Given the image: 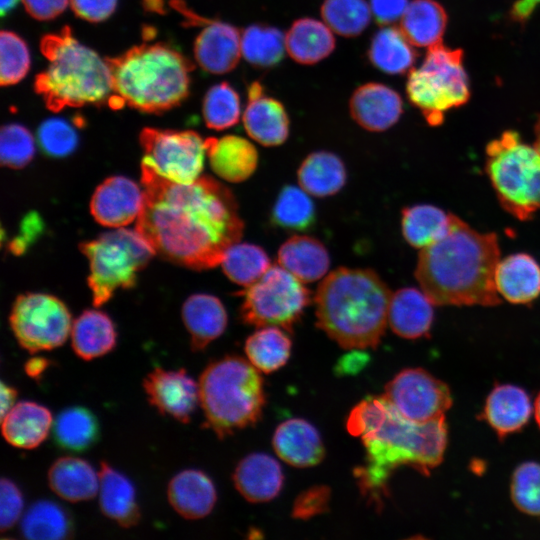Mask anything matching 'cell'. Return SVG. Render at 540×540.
<instances>
[{"label": "cell", "instance_id": "obj_1", "mask_svg": "<svg viewBox=\"0 0 540 540\" xmlns=\"http://www.w3.org/2000/svg\"><path fill=\"white\" fill-rule=\"evenodd\" d=\"M144 201L136 230L156 253L193 269L219 264L244 224L232 192L211 177L180 184L141 166Z\"/></svg>", "mask_w": 540, "mask_h": 540}, {"label": "cell", "instance_id": "obj_2", "mask_svg": "<svg viewBox=\"0 0 540 540\" xmlns=\"http://www.w3.org/2000/svg\"><path fill=\"white\" fill-rule=\"evenodd\" d=\"M347 429L361 438L365 464L355 470L362 493L379 501L392 471L410 465L422 473L442 460L447 443L444 416L417 423L401 416L383 397H368L351 411Z\"/></svg>", "mask_w": 540, "mask_h": 540}, {"label": "cell", "instance_id": "obj_3", "mask_svg": "<svg viewBox=\"0 0 540 540\" xmlns=\"http://www.w3.org/2000/svg\"><path fill=\"white\" fill-rule=\"evenodd\" d=\"M500 247L495 233H483L453 214L446 234L421 249L415 278L435 305L495 306Z\"/></svg>", "mask_w": 540, "mask_h": 540}, {"label": "cell", "instance_id": "obj_4", "mask_svg": "<svg viewBox=\"0 0 540 540\" xmlns=\"http://www.w3.org/2000/svg\"><path fill=\"white\" fill-rule=\"evenodd\" d=\"M391 297L373 270L336 269L316 291L317 326L343 348H375L388 323Z\"/></svg>", "mask_w": 540, "mask_h": 540}, {"label": "cell", "instance_id": "obj_5", "mask_svg": "<svg viewBox=\"0 0 540 540\" xmlns=\"http://www.w3.org/2000/svg\"><path fill=\"white\" fill-rule=\"evenodd\" d=\"M111 71L113 109L125 104L159 114L180 105L189 95L191 62L173 47L141 44L106 59Z\"/></svg>", "mask_w": 540, "mask_h": 540}, {"label": "cell", "instance_id": "obj_6", "mask_svg": "<svg viewBox=\"0 0 540 540\" xmlns=\"http://www.w3.org/2000/svg\"><path fill=\"white\" fill-rule=\"evenodd\" d=\"M40 50L49 63L35 77L34 90L49 110L108 103L113 87L107 61L81 44L70 27L44 35Z\"/></svg>", "mask_w": 540, "mask_h": 540}, {"label": "cell", "instance_id": "obj_7", "mask_svg": "<svg viewBox=\"0 0 540 540\" xmlns=\"http://www.w3.org/2000/svg\"><path fill=\"white\" fill-rule=\"evenodd\" d=\"M198 388L206 424L221 439L261 417L263 381L259 370L241 357L226 356L208 364Z\"/></svg>", "mask_w": 540, "mask_h": 540}, {"label": "cell", "instance_id": "obj_8", "mask_svg": "<svg viewBox=\"0 0 540 540\" xmlns=\"http://www.w3.org/2000/svg\"><path fill=\"white\" fill-rule=\"evenodd\" d=\"M485 170L501 206L525 221L540 210V152L505 131L486 147Z\"/></svg>", "mask_w": 540, "mask_h": 540}, {"label": "cell", "instance_id": "obj_9", "mask_svg": "<svg viewBox=\"0 0 540 540\" xmlns=\"http://www.w3.org/2000/svg\"><path fill=\"white\" fill-rule=\"evenodd\" d=\"M88 258L93 304L106 303L117 289L135 284L137 273L156 253L137 230L117 228L80 245Z\"/></svg>", "mask_w": 540, "mask_h": 540}, {"label": "cell", "instance_id": "obj_10", "mask_svg": "<svg viewBox=\"0 0 540 540\" xmlns=\"http://www.w3.org/2000/svg\"><path fill=\"white\" fill-rule=\"evenodd\" d=\"M462 59V50L438 43L428 48L422 65L409 73L407 96L432 126L441 124L444 112L465 104L470 97Z\"/></svg>", "mask_w": 540, "mask_h": 540}, {"label": "cell", "instance_id": "obj_11", "mask_svg": "<svg viewBox=\"0 0 540 540\" xmlns=\"http://www.w3.org/2000/svg\"><path fill=\"white\" fill-rule=\"evenodd\" d=\"M241 295L244 323L258 328L277 326L291 331L310 302L309 290L298 278L279 265H272Z\"/></svg>", "mask_w": 540, "mask_h": 540}, {"label": "cell", "instance_id": "obj_12", "mask_svg": "<svg viewBox=\"0 0 540 540\" xmlns=\"http://www.w3.org/2000/svg\"><path fill=\"white\" fill-rule=\"evenodd\" d=\"M9 323L19 345L31 354L61 346L71 333V314L57 297L45 293L19 295Z\"/></svg>", "mask_w": 540, "mask_h": 540}, {"label": "cell", "instance_id": "obj_13", "mask_svg": "<svg viewBox=\"0 0 540 540\" xmlns=\"http://www.w3.org/2000/svg\"><path fill=\"white\" fill-rule=\"evenodd\" d=\"M143 167L169 181L190 184L203 169L206 141L196 132L144 128L140 133Z\"/></svg>", "mask_w": 540, "mask_h": 540}, {"label": "cell", "instance_id": "obj_14", "mask_svg": "<svg viewBox=\"0 0 540 540\" xmlns=\"http://www.w3.org/2000/svg\"><path fill=\"white\" fill-rule=\"evenodd\" d=\"M383 397L404 418L426 423L444 416L452 398L445 383L423 369H406L385 387Z\"/></svg>", "mask_w": 540, "mask_h": 540}, {"label": "cell", "instance_id": "obj_15", "mask_svg": "<svg viewBox=\"0 0 540 540\" xmlns=\"http://www.w3.org/2000/svg\"><path fill=\"white\" fill-rule=\"evenodd\" d=\"M143 389L148 402L159 413L184 424L190 421L199 402L198 383L184 368H155L144 378Z\"/></svg>", "mask_w": 540, "mask_h": 540}, {"label": "cell", "instance_id": "obj_16", "mask_svg": "<svg viewBox=\"0 0 540 540\" xmlns=\"http://www.w3.org/2000/svg\"><path fill=\"white\" fill-rule=\"evenodd\" d=\"M144 191L131 179L113 176L95 190L90 211L95 220L106 227L121 228L138 218Z\"/></svg>", "mask_w": 540, "mask_h": 540}, {"label": "cell", "instance_id": "obj_17", "mask_svg": "<svg viewBox=\"0 0 540 540\" xmlns=\"http://www.w3.org/2000/svg\"><path fill=\"white\" fill-rule=\"evenodd\" d=\"M243 123L247 134L264 146L280 145L289 135V119L283 105L267 96L259 82L248 88Z\"/></svg>", "mask_w": 540, "mask_h": 540}, {"label": "cell", "instance_id": "obj_18", "mask_svg": "<svg viewBox=\"0 0 540 540\" xmlns=\"http://www.w3.org/2000/svg\"><path fill=\"white\" fill-rule=\"evenodd\" d=\"M352 118L364 129L381 132L393 126L402 114V99L380 83L358 87L350 99Z\"/></svg>", "mask_w": 540, "mask_h": 540}, {"label": "cell", "instance_id": "obj_19", "mask_svg": "<svg viewBox=\"0 0 540 540\" xmlns=\"http://www.w3.org/2000/svg\"><path fill=\"white\" fill-rule=\"evenodd\" d=\"M241 52V36L234 26L209 21L194 44V56L202 69L213 74H223L233 70Z\"/></svg>", "mask_w": 540, "mask_h": 540}, {"label": "cell", "instance_id": "obj_20", "mask_svg": "<svg viewBox=\"0 0 540 540\" xmlns=\"http://www.w3.org/2000/svg\"><path fill=\"white\" fill-rule=\"evenodd\" d=\"M272 443L279 458L298 468L317 465L325 454L318 431L303 419H290L281 423L274 433Z\"/></svg>", "mask_w": 540, "mask_h": 540}, {"label": "cell", "instance_id": "obj_21", "mask_svg": "<svg viewBox=\"0 0 540 540\" xmlns=\"http://www.w3.org/2000/svg\"><path fill=\"white\" fill-rule=\"evenodd\" d=\"M238 492L249 502L260 503L274 499L283 485L280 464L271 456L253 453L242 459L234 473Z\"/></svg>", "mask_w": 540, "mask_h": 540}, {"label": "cell", "instance_id": "obj_22", "mask_svg": "<svg viewBox=\"0 0 540 540\" xmlns=\"http://www.w3.org/2000/svg\"><path fill=\"white\" fill-rule=\"evenodd\" d=\"M497 292L514 304H527L540 295V264L527 253L500 259L495 271Z\"/></svg>", "mask_w": 540, "mask_h": 540}, {"label": "cell", "instance_id": "obj_23", "mask_svg": "<svg viewBox=\"0 0 540 540\" xmlns=\"http://www.w3.org/2000/svg\"><path fill=\"white\" fill-rule=\"evenodd\" d=\"M167 497L172 508L181 517L195 520L212 511L217 494L213 482L205 473L186 469L170 480Z\"/></svg>", "mask_w": 540, "mask_h": 540}, {"label": "cell", "instance_id": "obj_24", "mask_svg": "<svg viewBox=\"0 0 540 540\" xmlns=\"http://www.w3.org/2000/svg\"><path fill=\"white\" fill-rule=\"evenodd\" d=\"M205 141L211 168L220 178L239 183L248 179L256 170L258 152L248 140L226 135L207 138Z\"/></svg>", "mask_w": 540, "mask_h": 540}, {"label": "cell", "instance_id": "obj_25", "mask_svg": "<svg viewBox=\"0 0 540 540\" xmlns=\"http://www.w3.org/2000/svg\"><path fill=\"white\" fill-rule=\"evenodd\" d=\"M53 425L50 410L36 402L20 401L2 418L1 432L7 443L21 449L38 447Z\"/></svg>", "mask_w": 540, "mask_h": 540}, {"label": "cell", "instance_id": "obj_26", "mask_svg": "<svg viewBox=\"0 0 540 540\" xmlns=\"http://www.w3.org/2000/svg\"><path fill=\"white\" fill-rule=\"evenodd\" d=\"M99 506L101 512L121 527L130 528L140 520L136 491L131 481L102 461L99 471Z\"/></svg>", "mask_w": 540, "mask_h": 540}, {"label": "cell", "instance_id": "obj_27", "mask_svg": "<svg viewBox=\"0 0 540 540\" xmlns=\"http://www.w3.org/2000/svg\"><path fill=\"white\" fill-rule=\"evenodd\" d=\"M434 303L422 291L412 287L392 294L388 323L399 336L416 339L428 334L434 319Z\"/></svg>", "mask_w": 540, "mask_h": 540}, {"label": "cell", "instance_id": "obj_28", "mask_svg": "<svg viewBox=\"0 0 540 540\" xmlns=\"http://www.w3.org/2000/svg\"><path fill=\"white\" fill-rule=\"evenodd\" d=\"M182 318L193 351L204 350L227 326L225 307L217 297L209 294L190 296L183 305Z\"/></svg>", "mask_w": 540, "mask_h": 540}, {"label": "cell", "instance_id": "obj_29", "mask_svg": "<svg viewBox=\"0 0 540 540\" xmlns=\"http://www.w3.org/2000/svg\"><path fill=\"white\" fill-rule=\"evenodd\" d=\"M48 484L56 495L66 501H88L99 491V473L83 459L60 457L48 470Z\"/></svg>", "mask_w": 540, "mask_h": 540}, {"label": "cell", "instance_id": "obj_30", "mask_svg": "<svg viewBox=\"0 0 540 540\" xmlns=\"http://www.w3.org/2000/svg\"><path fill=\"white\" fill-rule=\"evenodd\" d=\"M528 394L514 385H499L489 394L483 410V418L504 437L521 429L531 415Z\"/></svg>", "mask_w": 540, "mask_h": 540}, {"label": "cell", "instance_id": "obj_31", "mask_svg": "<svg viewBox=\"0 0 540 540\" xmlns=\"http://www.w3.org/2000/svg\"><path fill=\"white\" fill-rule=\"evenodd\" d=\"M71 344L75 354L86 361L106 355L117 343L111 318L99 310L84 311L72 324Z\"/></svg>", "mask_w": 540, "mask_h": 540}, {"label": "cell", "instance_id": "obj_32", "mask_svg": "<svg viewBox=\"0 0 540 540\" xmlns=\"http://www.w3.org/2000/svg\"><path fill=\"white\" fill-rule=\"evenodd\" d=\"M278 263L302 282L320 279L330 266L327 249L318 239L297 235L286 240L278 251Z\"/></svg>", "mask_w": 540, "mask_h": 540}, {"label": "cell", "instance_id": "obj_33", "mask_svg": "<svg viewBox=\"0 0 540 540\" xmlns=\"http://www.w3.org/2000/svg\"><path fill=\"white\" fill-rule=\"evenodd\" d=\"M289 56L301 64H314L326 58L335 47L332 30L312 18L295 21L285 35Z\"/></svg>", "mask_w": 540, "mask_h": 540}, {"label": "cell", "instance_id": "obj_34", "mask_svg": "<svg viewBox=\"0 0 540 540\" xmlns=\"http://www.w3.org/2000/svg\"><path fill=\"white\" fill-rule=\"evenodd\" d=\"M301 188L316 197L336 194L346 183L347 173L343 161L334 153L316 151L309 154L297 173Z\"/></svg>", "mask_w": 540, "mask_h": 540}, {"label": "cell", "instance_id": "obj_35", "mask_svg": "<svg viewBox=\"0 0 540 540\" xmlns=\"http://www.w3.org/2000/svg\"><path fill=\"white\" fill-rule=\"evenodd\" d=\"M400 20V30L413 46L429 48L441 43L447 14L434 0H413Z\"/></svg>", "mask_w": 540, "mask_h": 540}, {"label": "cell", "instance_id": "obj_36", "mask_svg": "<svg viewBox=\"0 0 540 540\" xmlns=\"http://www.w3.org/2000/svg\"><path fill=\"white\" fill-rule=\"evenodd\" d=\"M100 426L92 411L82 406L62 410L53 421L54 443L68 452H84L96 444Z\"/></svg>", "mask_w": 540, "mask_h": 540}, {"label": "cell", "instance_id": "obj_37", "mask_svg": "<svg viewBox=\"0 0 540 540\" xmlns=\"http://www.w3.org/2000/svg\"><path fill=\"white\" fill-rule=\"evenodd\" d=\"M21 535L30 540H63L74 533V523L69 512L50 500L33 503L22 517Z\"/></svg>", "mask_w": 540, "mask_h": 540}, {"label": "cell", "instance_id": "obj_38", "mask_svg": "<svg viewBox=\"0 0 540 540\" xmlns=\"http://www.w3.org/2000/svg\"><path fill=\"white\" fill-rule=\"evenodd\" d=\"M452 217V213L430 204L406 207L402 211V234L411 246L423 249L446 234Z\"/></svg>", "mask_w": 540, "mask_h": 540}, {"label": "cell", "instance_id": "obj_39", "mask_svg": "<svg viewBox=\"0 0 540 540\" xmlns=\"http://www.w3.org/2000/svg\"><path fill=\"white\" fill-rule=\"evenodd\" d=\"M368 56L371 63L381 71L402 74L413 66L416 52L400 28L386 27L374 35Z\"/></svg>", "mask_w": 540, "mask_h": 540}, {"label": "cell", "instance_id": "obj_40", "mask_svg": "<svg viewBox=\"0 0 540 540\" xmlns=\"http://www.w3.org/2000/svg\"><path fill=\"white\" fill-rule=\"evenodd\" d=\"M284 330L277 326L261 327L247 338L246 356L259 371L274 372L288 361L292 343Z\"/></svg>", "mask_w": 540, "mask_h": 540}, {"label": "cell", "instance_id": "obj_41", "mask_svg": "<svg viewBox=\"0 0 540 540\" xmlns=\"http://www.w3.org/2000/svg\"><path fill=\"white\" fill-rule=\"evenodd\" d=\"M221 265L232 282L246 288L269 269L270 259L260 246L236 242L226 250Z\"/></svg>", "mask_w": 540, "mask_h": 540}, {"label": "cell", "instance_id": "obj_42", "mask_svg": "<svg viewBox=\"0 0 540 540\" xmlns=\"http://www.w3.org/2000/svg\"><path fill=\"white\" fill-rule=\"evenodd\" d=\"M316 221V211L308 193L293 185L284 186L271 211L274 226L291 231H305Z\"/></svg>", "mask_w": 540, "mask_h": 540}, {"label": "cell", "instance_id": "obj_43", "mask_svg": "<svg viewBox=\"0 0 540 540\" xmlns=\"http://www.w3.org/2000/svg\"><path fill=\"white\" fill-rule=\"evenodd\" d=\"M285 49V36L274 27L255 24L242 33V55L256 67L269 68L277 65L282 60Z\"/></svg>", "mask_w": 540, "mask_h": 540}, {"label": "cell", "instance_id": "obj_44", "mask_svg": "<svg viewBox=\"0 0 540 540\" xmlns=\"http://www.w3.org/2000/svg\"><path fill=\"white\" fill-rule=\"evenodd\" d=\"M371 13L365 0H325L321 7L326 25L344 37L362 33L370 22Z\"/></svg>", "mask_w": 540, "mask_h": 540}, {"label": "cell", "instance_id": "obj_45", "mask_svg": "<svg viewBox=\"0 0 540 540\" xmlns=\"http://www.w3.org/2000/svg\"><path fill=\"white\" fill-rule=\"evenodd\" d=\"M202 112L207 127L214 130L230 128L240 118L239 96L227 82L216 84L207 91Z\"/></svg>", "mask_w": 540, "mask_h": 540}, {"label": "cell", "instance_id": "obj_46", "mask_svg": "<svg viewBox=\"0 0 540 540\" xmlns=\"http://www.w3.org/2000/svg\"><path fill=\"white\" fill-rule=\"evenodd\" d=\"M30 53L26 42L12 31L0 34V84L10 86L20 82L30 69Z\"/></svg>", "mask_w": 540, "mask_h": 540}, {"label": "cell", "instance_id": "obj_47", "mask_svg": "<svg viewBox=\"0 0 540 540\" xmlns=\"http://www.w3.org/2000/svg\"><path fill=\"white\" fill-rule=\"evenodd\" d=\"M35 154V142L23 125H4L0 134V158L4 166L19 169L26 166Z\"/></svg>", "mask_w": 540, "mask_h": 540}, {"label": "cell", "instance_id": "obj_48", "mask_svg": "<svg viewBox=\"0 0 540 540\" xmlns=\"http://www.w3.org/2000/svg\"><path fill=\"white\" fill-rule=\"evenodd\" d=\"M511 496L516 507L522 512L540 515V464L525 462L514 472Z\"/></svg>", "mask_w": 540, "mask_h": 540}, {"label": "cell", "instance_id": "obj_49", "mask_svg": "<svg viewBox=\"0 0 540 540\" xmlns=\"http://www.w3.org/2000/svg\"><path fill=\"white\" fill-rule=\"evenodd\" d=\"M37 135L43 151L54 157L71 154L78 144L75 128L62 118H49L42 122Z\"/></svg>", "mask_w": 540, "mask_h": 540}, {"label": "cell", "instance_id": "obj_50", "mask_svg": "<svg viewBox=\"0 0 540 540\" xmlns=\"http://www.w3.org/2000/svg\"><path fill=\"white\" fill-rule=\"evenodd\" d=\"M23 496L18 486L3 477L0 482V527L1 532L11 529L23 511Z\"/></svg>", "mask_w": 540, "mask_h": 540}, {"label": "cell", "instance_id": "obj_51", "mask_svg": "<svg viewBox=\"0 0 540 540\" xmlns=\"http://www.w3.org/2000/svg\"><path fill=\"white\" fill-rule=\"evenodd\" d=\"M330 489L325 485H316L303 491L296 498L292 516L296 519L307 520L328 510Z\"/></svg>", "mask_w": 540, "mask_h": 540}, {"label": "cell", "instance_id": "obj_52", "mask_svg": "<svg viewBox=\"0 0 540 540\" xmlns=\"http://www.w3.org/2000/svg\"><path fill=\"white\" fill-rule=\"evenodd\" d=\"M118 0H70L71 8L79 18L97 23L109 18Z\"/></svg>", "mask_w": 540, "mask_h": 540}, {"label": "cell", "instance_id": "obj_53", "mask_svg": "<svg viewBox=\"0 0 540 540\" xmlns=\"http://www.w3.org/2000/svg\"><path fill=\"white\" fill-rule=\"evenodd\" d=\"M408 0H370V9L380 25H388L402 18Z\"/></svg>", "mask_w": 540, "mask_h": 540}, {"label": "cell", "instance_id": "obj_54", "mask_svg": "<svg viewBox=\"0 0 540 540\" xmlns=\"http://www.w3.org/2000/svg\"><path fill=\"white\" fill-rule=\"evenodd\" d=\"M28 14L36 20L47 21L59 16L69 0H22Z\"/></svg>", "mask_w": 540, "mask_h": 540}, {"label": "cell", "instance_id": "obj_55", "mask_svg": "<svg viewBox=\"0 0 540 540\" xmlns=\"http://www.w3.org/2000/svg\"><path fill=\"white\" fill-rule=\"evenodd\" d=\"M43 229L42 221L38 214H28L22 222L21 232L18 237L10 243V250L14 254L25 251L27 246L41 233Z\"/></svg>", "mask_w": 540, "mask_h": 540}, {"label": "cell", "instance_id": "obj_56", "mask_svg": "<svg viewBox=\"0 0 540 540\" xmlns=\"http://www.w3.org/2000/svg\"><path fill=\"white\" fill-rule=\"evenodd\" d=\"M368 362V355L360 351V349L351 351L345 355L337 364V372L343 374H352L360 371Z\"/></svg>", "mask_w": 540, "mask_h": 540}, {"label": "cell", "instance_id": "obj_57", "mask_svg": "<svg viewBox=\"0 0 540 540\" xmlns=\"http://www.w3.org/2000/svg\"><path fill=\"white\" fill-rule=\"evenodd\" d=\"M539 4L540 0H517L510 10L511 19L518 23L526 22Z\"/></svg>", "mask_w": 540, "mask_h": 540}, {"label": "cell", "instance_id": "obj_58", "mask_svg": "<svg viewBox=\"0 0 540 540\" xmlns=\"http://www.w3.org/2000/svg\"><path fill=\"white\" fill-rule=\"evenodd\" d=\"M50 364L51 361L45 357L33 356L25 362L24 371L30 378L39 380Z\"/></svg>", "mask_w": 540, "mask_h": 540}, {"label": "cell", "instance_id": "obj_59", "mask_svg": "<svg viewBox=\"0 0 540 540\" xmlns=\"http://www.w3.org/2000/svg\"><path fill=\"white\" fill-rule=\"evenodd\" d=\"M1 418L16 404L17 389L1 381Z\"/></svg>", "mask_w": 540, "mask_h": 540}, {"label": "cell", "instance_id": "obj_60", "mask_svg": "<svg viewBox=\"0 0 540 540\" xmlns=\"http://www.w3.org/2000/svg\"><path fill=\"white\" fill-rule=\"evenodd\" d=\"M143 6L146 11L164 13L165 7L163 0H143Z\"/></svg>", "mask_w": 540, "mask_h": 540}, {"label": "cell", "instance_id": "obj_61", "mask_svg": "<svg viewBox=\"0 0 540 540\" xmlns=\"http://www.w3.org/2000/svg\"><path fill=\"white\" fill-rule=\"evenodd\" d=\"M18 1L19 0H0V13H1V16L4 17L8 13H10L15 8Z\"/></svg>", "mask_w": 540, "mask_h": 540}, {"label": "cell", "instance_id": "obj_62", "mask_svg": "<svg viewBox=\"0 0 540 540\" xmlns=\"http://www.w3.org/2000/svg\"><path fill=\"white\" fill-rule=\"evenodd\" d=\"M534 146L538 149L540 152V115L537 119L536 125H535V142Z\"/></svg>", "mask_w": 540, "mask_h": 540}, {"label": "cell", "instance_id": "obj_63", "mask_svg": "<svg viewBox=\"0 0 540 540\" xmlns=\"http://www.w3.org/2000/svg\"><path fill=\"white\" fill-rule=\"evenodd\" d=\"M535 417L536 421L540 427V394L538 395L536 402H535Z\"/></svg>", "mask_w": 540, "mask_h": 540}]
</instances>
